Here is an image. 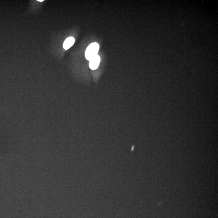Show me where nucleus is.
<instances>
[{
    "instance_id": "f257e3e1",
    "label": "nucleus",
    "mask_w": 218,
    "mask_h": 218,
    "mask_svg": "<svg viewBox=\"0 0 218 218\" xmlns=\"http://www.w3.org/2000/svg\"><path fill=\"white\" fill-rule=\"evenodd\" d=\"M99 46L98 44L94 42L90 44L86 49L85 56L87 60L90 61L94 56L97 55L99 50Z\"/></svg>"
},
{
    "instance_id": "f03ea898",
    "label": "nucleus",
    "mask_w": 218,
    "mask_h": 218,
    "mask_svg": "<svg viewBox=\"0 0 218 218\" xmlns=\"http://www.w3.org/2000/svg\"><path fill=\"white\" fill-rule=\"evenodd\" d=\"M100 57L98 55L96 56L90 60V67L93 70L97 69L99 65L100 62Z\"/></svg>"
},
{
    "instance_id": "7ed1b4c3",
    "label": "nucleus",
    "mask_w": 218,
    "mask_h": 218,
    "mask_svg": "<svg viewBox=\"0 0 218 218\" xmlns=\"http://www.w3.org/2000/svg\"><path fill=\"white\" fill-rule=\"evenodd\" d=\"M75 42V38L72 37H68L64 42V44H63V47L65 50H67V49H69L71 46H73Z\"/></svg>"
},
{
    "instance_id": "20e7f679",
    "label": "nucleus",
    "mask_w": 218,
    "mask_h": 218,
    "mask_svg": "<svg viewBox=\"0 0 218 218\" xmlns=\"http://www.w3.org/2000/svg\"><path fill=\"white\" fill-rule=\"evenodd\" d=\"M37 1H39V2H42L44 1V0H37Z\"/></svg>"
}]
</instances>
